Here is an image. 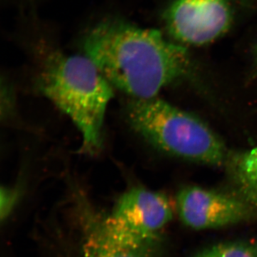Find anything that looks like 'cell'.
Here are the masks:
<instances>
[{
	"label": "cell",
	"instance_id": "cell-1",
	"mask_svg": "<svg viewBox=\"0 0 257 257\" xmlns=\"http://www.w3.org/2000/svg\"><path fill=\"white\" fill-rule=\"evenodd\" d=\"M82 46L84 55L111 85L133 99L156 97L192 67L187 47L155 29L121 20L98 24L88 32Z\"/></svg>",
	"mask_w": 257,
	"mask_h": 257
},
{
	"label": "cell",
	"instance_id": "cell-2",
	"mask_svg": "<svg viewBox=\"0 0 257 257\" xmlns=\"http://www.w3.org/2000/svg\"><path fill=\"white\" fill-rule=\"evenodd\" d=\"M37 82L40 92L78 128L82 150H99L106 108L114 92L92 61L85 55L55 52L42 64Z\"/></svg>",
	"mask_w": 257,
	"mask_h": 257
},
{
	"label": "cell",
	"instance_id": "cell-3",
	"mask_svg": "<svg viewBox=\"0 0 257 257\" xmlns=\"http://www.w3.org/2000/svg\"><path fill=\"white\" fill-rule=\"evenodd\" d=\"M126 114L135 131L169 155L208 165L224 160L223 144L207 124L157 96L132 98Z\"/></svg>",
	"mask_w": 257,
	"mask_h": 257
},
{
	"label": "cell",
	"instance_id": "cell-4",
	"mask_svg": "<svg viewBox=\"0 0 257 257\" xmlns=\"http://www.w3.org/2000/svg\"><path fill=\"white\" fill-rule=\"evenodd\" d=\"M240 0H172L164 12L167 34L184 46L216 41L234 27Z\"/></svg>",
	"mask_w": 257,
	"mask_h": 257
},
{
	"label": "cell",
	"instance_id": "cell-5",
	"mask_svg": "<svg viewBox=\"0 0 257 257\" xmlns=\"http://www.w3.org/2000/svg\"><path fill=\"white\" fill-rule=\"evenodd\" d=\"M177 208L184 224L196 230L239 224L254 216L251 204L246 201L196 186L178 193Z\"/></svg>",
	"mask_w": 257,
	"mask_h": 257
},
{
	"label": "cell",
	"instance_id": "cell-6",
	"mask_svg": "<svg viewBox=\"0 0 257 257\" xmlns=\"http://www.w3.org/2000/svg\"><path fill=\"white\" fill-rule=\"evenodd\" d=\"M173 217V207L165 194L139 187L121 194L109 216L121 229L147 241H157Z\"/></svg>",
	"mask_w": 257,
	"mask_h": 257
},
{
	"label": "cell",
	"instance_id": "cell-7",
	"mask_svg": "<svg viewBox=\"0 0 257 257\" xmlns=\"http://www.w3.org/2000/svg\"><path fill=\"white\" fill-rule=\"evenodd\" d=\"M81 257H157L156 243L133 246L104 236L94 225L86 233Z\"/></svg>",
	"mask_w": 257,
	"mask_h": 257
},
{
	"label": "cell",
	"instance_id": "cell-8",
	"mask_svg": "<svg viewBox=\"0 0 257 257\" xmlns=\"http://www.w3.org/2000/svg\"><path fill=\"white\" fill-rule=\"evenodd\" d=\"M235 177L244 201L257 207V147L239 157Z\"/></svg>",
	"mask_w": 257,
	"mask_h": 257
},
{
	"label": "cell",
	"instance_id": "cell-9",
	"mask_svg": "<svg viewBox=\"0 0 257 257\" xmlns=\"http://www.w3.org/2000/svg\"><path fill=\"white\" fill-rule=\"evenodd\" d=\"M194 257H257V241H237L209 246Z\"/></svg>",
	"mask_w": 257,
	"mask_h": 257
},
{
	"label": "cell",
	"instance_id": "cell-10",
	"mask_svg": "<svg viewBox=\"0 0 257 257\" xmlns=\"http://www.w3.org/2000/svg\"><path fill=\"white\" fill-rule=\"evenodd\" d=\"M21 189L18 185L2 187L0 197V219L2 222L8 220L18 206Z\"/></svg>",
	"mask_w": 257,
	"mask_h": 257
},
{
	"label": "cell",
	"instance_id": "cell-11",
	"mask_svg": "<svg viewBox=\"0 0 257 257\" xmlns=\"http://www.w3.org/2000/svg\"><path fill=\"white\" fill-rule=\"evenodd\" d=\"M253 57H254L255 62L257 64V44L253 48Z\"/></svg>",
	"mask_w": 257,
	"mask_h": 257
}]
</instances>
